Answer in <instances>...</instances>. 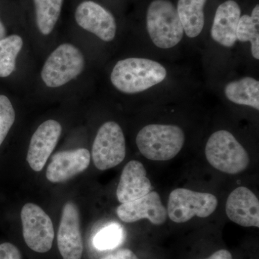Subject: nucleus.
<instances>
[{
  "label": "nucleus",
  "instance_id": "11",
  "mask_svg": "<svg viewBox=\"0 0 259 259\" xmlns=\"http://www.w3.org/2000/svg\"><path fill=\"white\" fill-rule=\"evenodd\" d=\"M62 132L59 122L49 120L42 122L32 135L26 160L33 171H40L55 149Z\"/></svg>",
  "mask_w": 259,
  "mask_h": 259
},
{
  "label": "nucleus",
  "instance_id": "26",
  "mask_svg": "<svg viewBox=\"0 0 259 259\" xmlns=\"http://www.w3.org/2000/svg\"><path fill=\"white\" fill-rule=\"evenodd\" d=\"M206 259H233V256L228 250L222 249L214 252L209 258Z\"/></svg>",
  "mask_w": 259,
  "mask_h": 259
},
{
  "label": "nucleus",
  "instance_id": "5",
  "mask_svg": "<svg viewBox=\"0 0 259 259\" xmlns=\"http://www.w3.org/2000/svg\"><path fill=\"white\" fill-rule=\"evenodd\" d=\"M84 65V57L78 48L71 44H61L42 66V81L48 88H60L79 76Z\"/></svg>",
  "mask_w": 259,
  "mask_h": 259
},
{
  "label": "nucleus",
  "instance_id": "15",
  "mask_svg": "<svg viewBox=\"0 0 259 259\" xmlns=\"http://www.w3.org/2000/svg\"><path fill=\"white\" fill-rule=\"evenodd\" d=\"M143 163L129 161L121 174L117 189V198L121 203L141 198L152 190L151 182Z\"/></svg>",
  "mask_w": 259,
  "mask_h": 259
},
{
  "label": "nucleus",
  "instance_id": "13",
  "mask_svg": "<svg viewBox=\"0 0 259 259\" xmlns=\"http://www.w3.org/2000/svg\"><path fill=\"white\" fill-rule=\"evenodd\" d=\"M90 151L86 148L60 151L51 158L47 178L52 183H62L84 171L90 163Z\"/></svg>",
  "mask_w": 259,
  "mask_h": 259
},
{
  "label": "nucleus",
  "instance_id": "3",
  "mask_svg": "<svg viewBox=\"0 0 259 259\" xmlns=\"http://www.w3.org/2000/svg\"><path fill=\"white\" fill-rule=\"evenodd\" d=\"M146 27L154 45L162 49L176 47L185 33L176 8L168 0H154L150 4Z\"/></svg>",
  "mask_w": 259,
  "mask_h": 259
},
{
  "label": "nucleus",
  "instance_id": "16",
  "mask_svg": "<svg viewBox=\"0 0 259 259\" xmlns=\"http://www.w3.org/2000/svg\"><path fill=\"white\" fill-rule=\"evenodd\" d=\"M241 14L239 5L233 0H228L220 5L211 29L213 40L223 47H233L237 41V28Z\"/></svg>",
  "mask_w": 259,
  "mask_h": 259
},
{
  "label": "nucleus",
  "instance_id": "21",
  "mask_svg": "<svg viewBox=\"0 0 259 259\" xmlns=\"http://www.w3.org/2000/svg\"><path fill=\"white\" fill-rule=\"evenodd\" d=\"M23 47V38L18 35L0 40V77H8L15 71L17 57Z\"/></svg>",
  "mask_w": 259,
  "mask_h": 259
},
{
  "label": "nucleus",
  "instance_id": "1",
  "mask_svg": "<svg viewBox=\"0 0 259 259\" xmlns=\"http://www.w3.org/2000/svg\"><path fill=\"white\" fill-rule=\"evenodd\" d=\"M166 70L156 61L142 58L119 61L112 69L110 79L121 93L137 94L146 91L166 79Z\"/></svg>",
  "mask_w": 259,
  "mask_h": 259
},
{
  "label": "nucleus",
  "instance_id": "9",
  "mask_svg": "<svg viewBox=\"0 0 259 259\" xmlns=\"http://www.w3.org/2000/svg\"><path fill=\"white\" fill-rule=\"evenodd\" d=\"M57 242L63 259L81 258L83 245L80 214L74 202H66L63 207Z\"/></svg>",
  "mask_w": 259,
  "mask_h": 259
},
{
  "label": "nucleus",
  "instance_id": "17",
  "mask_svg": "<svg viewBox=\"0 0 259 259\" xmlns=\"http://www.w3.org/2000/svg\"><path fill=\"white\" fill-rule=\"evenodd\" d=\"M206 2L207 0H179L177 13L184 32L191 38L198 36L203 30Z\"/></svg>",
  "mask_w": 259,
  "mask_h": 259
},
{
  "label": "nucleus",
  "instance_id": "19",
  "mask_svg": "<svg viewBox=\"0 0 259 259\" xmlns=\"http://www.w3.org/2000/svg\"><path fill=\"white\" fill-rule=\"evenodd\" d=\"M64 0H34L36 24L39 31L48 35L55 27L62 8Z\"/></svg>",
  "mask_w": 259,
  "mask_h": 259
},
{
  "label": "nucleus",
  "instance_id": "7",
  "mask_svg": "<svg viewBox=\"0 0 259 259\" xmlns=\"http://www.w3.org/2000/svg\"><path fill=\"white\" fill-rule=\"evenodd\" d=\"M125 139L122 130L112 121L100 127L94 141L92 156L95 166L105 171L120 164L125 157Z\"/></svg>",
  "mask_w": 259,
  "mask_h": 259
},
{
  "label": "nucleus",
  "instance_id": "2",
  "mask_svg": "<svg viewBox=\"0 0 259 259\" xmlns=\"http://www.w3.org/2000/svg\"><path fill=\"white\" fill-rule=\"evenodd\" d=\"M184 131L179 126L152 124L145 126L136 137V144L145 158L151 161L171 160L185 144Z\"/></svg>",
  "mask_w": 259,
  "mask_h": 259
},
{
  "label": "nucleus",
  "instance_id": "25",
  "mask_svg": "<svg viewBox=\"0 0 259 259\" xmlns=\"http://www.w3.org/2000/svg\"><path fill=\"white\" fill-rule=\"evenodd\" d=\"M100 259H139L132 250L130 249H121L115 253H111Z\"/></svg>",
  "mask_w": 259,
  "mask_h": 259
},
{
  "label": "nucleus",
  "instance_id": "12",
  "mask_svg": "<svg viewBox=\"0 0 259 259\" xmlns=\"http://www.w3.org/2000/svg\"><path fill=\"white\" fill-rule=\"evenodd\" d=\"M117 214L125 223L146 219L156 226L163 224L168 217L167 209L162 204L159 194L152 191L141 198L121 204L117 207Z\"/></svg>",
  "mask_w": 259,
  "mask_h": 259
},
{
  "label": "nucleus",
  "instance_id": "4",
  "mask_svg": "<svg viewBox=\"0 0 259 259\" xmlns=\"http://www.w3.org/2000/svg\"><path fill=\"white\" fill-rule=\"evenodd\" d=\"M205 156L211 166L228 175L241 173L250 163L246 150L227 131L211 135L206 144Z\"/></svg>",
  "mask_w": 259,
  "mask_h": 259
},
{
  "label": "nucleus",
  "instance_id": "14",
  "mask_svg": "<svg viewBox=\"0 0 259 259\" xmlns=\"http://www.w3.org/2000/svg\"><path fill=\"white\" fill-rule=\"evenodd\" d=\"M227 216L233 223L243 227H259V201L249 189L239 187L227 199Z\"/></svg>",
  "mask_w": 259,
  "mask_h": 259
},
{
  "label": "nucleus",
  "instance_id": "24",
  "mask_svg": "<svg viewBox=\"0 0 259 259\" xmlns=\"http://www.w3.org/2000/svg\"><path fill=\"white\" fill-rule=\"evenodd\" d=\"M0 259H22L21 253L15 245L4 243L0 245Z\"/></svg>",
  "mask_w": 259,
  "mask_h": 259
},
{
  "label": "nucleus",
  "instance_id": "6",
  "mask_svg": "<svg viewBox=\"0 0 259 259\" xmlns=\"http://www.w3.org/2000/svg\"><path fill=\"white\" fill-rule=\"evenodd\" d=\"M218 204V199L212 194L179 188L170 194L167 214L173 222L183 223L194 216L209 217L217 208Z\"/></svg>",
  "mask_w": 259,
  "mask_h": 259
},
{
  "label": "nucleus",
  "instance_id": "8",
  "mask_svg": "<svg viewBox=\"0 0 259 259\" xmlns=\"http://www.w3.org/2000/svg\"><path fill=\"white\" fill-rule=\"evenodd\" d=\"M24 240L30 249L37 253L51 250L54 239V228L50 217L36 204L27 203L22 208Z\"/></svg>",
  "mask_w": 259,
  "mask_h": 259
},
{
  "label": "nucleus",
  "instance_id": "23",
  "mask_svg": "<svg viewBox=\"0 0 259 259\" xmlns=\"http://www.w3.org/2000/svg\"><path fill=\"white\" fill-rule=\"evenodd\" d=\"M14 107L8 97L0 95V146L14 124Z\"/></svg>",
  "mask_w": 259,
  "mask_h": 259
},
{
  "label": "nucleus",
  "instance_id": "18",
  "mask_svg": "<svg viewBox=\"0 0 259 259\" xmlns=\"http://www.w3.org/2000/svg\"><path fill=\"white\" fill-rule=\"evenodd\" d=\"M225 94L230 101L237 105H246L259 110V81L252 77H244L226 85Z\"/></svg>",
  "mask_w": 259,
  "mask_h": 259
},
{
  "label": "nucleus",
  "instance_id": "20",
  "mask_svg": "<svg viewBox=\"0 0 259 259\" xmlns=\"http://www.w3.org/2000/svg\"><path fill=\"white\" fill-rule=\"evenodd\" d=\"M237 40L250 42L251 54L256 60L259 59V6L253 8L251 15L241 16L236 31Z\"/></svg>",
  "mask_w": 259,
  "mask_h": 259
},
{
  "label": "nucleus",
  "instance_id": "27",
  "mask_svg": "<svg viewBox=\"0 0 259 259\" xmlns=\"http://www.w3.org/2000/svg\"><path fill=\"white\" fill-rule=\"evenodd\" d=\"M6 29H5V25L0 20V40L6 37Z\"/></svg>",
  "mask_w": 259,
  "mask_h": 259
},
{
  "label": "nucleus",
  "instance_id": "10",
  "mask_svg": "<svg viewBox=\"0 0 259 259\" xmlns=\"http://www.w3.org/2000/svg\"><path fill=\"white\" fill-rule=\"evenodd\" d=\"M75 20L81 28L103 41L110 42L115 38L117 32L115 18L110 12L95 2L81 3L75 12Z\"/></svg>",
  "mask_w": 259,
  "mask_h": 259
},
{
  "label": "nucleus",
  "instance_id": "22",
  "mask_svg": "<svg viewBox=\"0 0 259 259\" xmlns=\"http://www.w3.org/2000/svg\"><path fill=\"white\" fill-rule=\"evenodd\" d=\"M123 239V230L117 223H111L100 230L94 238V245L100 250H110L120 245Z\"/></svg>",
  "mask_w": 259,
  "mask_h": 259
}]
</instances>
